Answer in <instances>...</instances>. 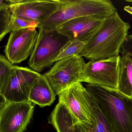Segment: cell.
Wrapping results in <instances>:
<instances>
[{
    "label": "cell",
    "mask_w": 132,
    "mask_h": 132,
    "mask_svg": "<svg viewBox=\"0 0 132 132\" xmlns=\"http://www.w3.org/2000/svg\"><path fill=\"white\" fill-rule=\"evenodd\" d=\"M131 26L122 19L118 11L105 19L99 29L87 42L78 56L89 60L119 56L120 48Z\"/></svg>",
    "instance_id": "6da1fadb"
},
{
    "label": "cell",
    "mask_w": 132,
    "mask_h": 132,
    "mask_svg": "<svg viewBox=\"0 0 132 132\" xmlns=\"http://www.w3.org/2000/svg\"><path fill=\"white\" fill-rule=\"evenodd\" d=\"M85 88L116 132H132V97L97 85L86 84Z\"/></svg>",
    "instance_id": "7a4b0ae2"
},
{
    "label": "cell",
    "mask_w": 132,
    "mask_h": 132,
    "mask_svg": "<svg viewBox=\"0 0 132 132\" xmlns=\"http://www.w3.org/2000/svg\"><path fill=\"white\" fill-rule=\"evenodd\" d=\"M59 7L38 28L46 31L54 30L71 19L95 15L107 18L117 12L109 0H58Z\"/></svg>",
    "instance_id": "3957f363"
},
{
    "label": "cell",
    "mask_w": 132,
    "mask_h": 132,
    "mask_svg": "<svg viewBox=\"0 0 132 132\" xmlns=\"http://www.w3.org/2000/svg\"><path fill=\"white\" fill-rule=\"evenodd\" d=\"M68 40L56 29L46 31L39 29L37 41L29 60V67L39 73L50 67Z\"/></svg>",
    "instance_id": "277c9868"
},
{
    "label": "cell",
    "mask_w": 132,
    "mask_h": 132,
    "mask_svg": "<svg viewBox=\"0 0 132 132\" xmlns=\"http://www.w3.org/2000/svg\"><path fill=\"white\" fill-rule=\"evenodd\" d=\"M85 64L84 57L74 55L56 61L43 74L56 96L79 82Z\"/></svg>",
    "instance_id": "5b68a950"
},
{
    "label": "cell",
    "mask_w": 132,
    "mask_h": 132,
    "mask_svg": "<svg viewBox=\"0 0 132 132\" xmlns=\"http://www.w3.org/2000/svg\"><path fill=\"white\" fill-rule=\"evenodd\" d=\"M86 89L78 82L59 95V103L62 104L70 114L72 125H93L94 116L90 105L85 94Z\"/></svg>",
    "instance_id": "8992f818"
},
{
    "label": "cell",
    "mask_w": 132,
    "mask_h": 132,
    "mask_svg": "<svg viewBox=\"0 0 132 132\" xmlns=\"http://www.w3.org/2000/svg\"><path fill=\"white\" fill-rule=\"evenodd\" d=\"M120 57L90 60L85 66L79 82L117 90Z\"/></svg>",
    "instance_id": "52a82bcc"
},
{
    "label": "cell",
    "mask_w": 132,
    "mask_h": 132,
    "mask_svg": "<svg viewBox=\"0 0 132 132\" xmlns=\"http://www.w3.org/2000/svg\"><path fill=\"white\" fill-rule=\"evenodd\" d=\"M41 75L28 67L14 66L2 97L7 102L29 101V94L32 88Z\"/></svg>",
    "instance_id": "ba28073f"
},
{
    "label": "cell",
    "mask_w": 132,
    "mask_h": 132,
    "mask_svg": "<svg viewBox=\"0 0 132 132\" xmlns=\"http://www.w3.org/2000/svg\"><path fill=\"white\" fill-rule=\"evenodd\" d=\"M12 18L37 22L45 21L58 8V0L7 1Z\"/></svg>",
    "instance_id": "9c48e42d"
},
{
    "label": "cell",
    "mask_w": 132,
    "mask_h": 132,
    "mask_svg": "<svg viewBox=\"0 0 132 132\" xmlns=\"http://www.w3.org/2000/svg\"><path fill=\"white\" fill-rule=\"evenodd\" d=\"M34 104L5 102L0 108V132H24L33 115Z\"/></svg>",
    "instance_id": "30bf717a"
},
{
    "label": "cell",
    "mask_w": 132,
    "mask_h": 132,
    "mask_svg": "<svg viewBox=\"0 0 132 132\" xmlns=\"http://www.w3.org/2000/svg\"><path fill=\"white\" fill-rule=\"evenodd\" d=\"M38 34L36 28L11 32L4 50L8 60L12 64L26 60L32 53Z\"/></svg>",
    "instance_id": "8fae6325"
},
{
    "label": "cell",
    "mask_w": 132,
    "mask_h": 132,
    "mask_svg": "<svg viewBox=\"0 0 132 132\" xmlns=\"http://www.w3.org/2000/svg\"><path fill=\"white\" fill-rule=\"evenodd\" d=\"M105 19L95 15L79 17L67 21L55 29L69 39H77L87 42L99 29Z\"/></svg>",
    "instance_id": "7c38bea8"
},
{
    "label": "cell",
    "mask_w": 132,
    "mask_h": 132,
    "mask_svg": "<svg viewBox=\"0 0 132 132\" xmlns=\"http://www.w3.org/2000/svg\"><path fill=\"white\" fill-rule=\"evenodd\" d=\"M56 96L47 78L44 74L37 80L32 88L29 101L41 107L50 106L55 101Z\"/></svg>",
    "instance_id": "4fadbf2b"
},
{
    "label": "cell",
    "mask_w": 132,
    "mask_h": 132,
    "mask_svg": "<svg viewBox=\"0 0 132 132\" xmlns=\"http://www.w3.org/2000/svg\"><path fill=\"white\" fill-rule=\"evenodd\" d=\"M117 90L132 97V58L120 57L118 63V80Z\"/></svg>",
    "instance_id": "5bb4252c"
},
{
    "label": "cell",
    "mask_w": 132,
    "mask_h": 132,
    "mask_svg": "<svg viewBox=\"0 0 132 132\" xmlns=\"http://www.w3.org/2000/svg\"><path fill=\"white\" fill-rule=\"evenodd\" d=\"M85 94L92 109L94 124L93 125L80 124L81 126L87 132H116L101 111L94 98L86 89Z\"/></svg>",
    "instance_id": "9a60e30c"
},
{
    "label": "cell",
    "mask_w": 132,
    "mask_h": 132,
    "mask_svg": "<svg viewBox=\"0 0 132 132\" xmlns=\"http://www.w3.org/2000/svg\"><path fill=\"white\" fill-rule=\"evenodd\" d=\"M87 42L77 39H70L61 49L55 62L62 59L77 55L82 50Z\"/></svg>",
    "instance_id": "2e32d148"
},
{
    "label": "cell",
    "mask_w": 132,
    "mask_h": 132,
    "mask_svg": "<svg viewBox=\"0 0 132 132\" xmlns=\"http://www.w3.org/2000/svg\"><path fill=\"white\" fill-rule=\"evenodd\" d=\"M14 66L5 57L0 54V100L3 98L2 95L11 77Z\"/></svg>",
    "instance_id": "e0dca14e"
},
{
    "label": "cell",
    "mask_w": 132,
    "mask_h": 132,
    "mask_svg": "<svg viewBox=\"0 0 132 132\" xmlns=\"http://www.w3.org/2000/svg\"><path fill=\"white\" fill-rule=\"evenodd\" d=\"M11 14L7 4L0 7V42L9 32L10 29Z\"/></svg>",
    "instance_id": "ac0fdd59"
},
{
    "label": "cell",
    "mask_w": 132,
    "mask_h": 132,
    "mask_svg": "<svg viewBox=\"0 0 132 132\" xmlns=\"http://www.w3.org/2000/svg\"><path fill=\"white\" fill-rule=\"evenodd\" d=\"M38 24L37 22L21 19L12 18L11 16L10 29L11 32L26 28H38Z\"/></svg>",
    "instance_id": "d6986e66"
},
{
    "label": "cell",
    "mask_w": 132,
    "mask_h": 132,
    "mask_svg": "<svg viewBox=\"0 0 132 132\" xmlns=\"http://www.w3.org/2000/svg\"><path fill=\"white\" fill-rule=\"evenodd\" d=\"M120 53L122 56L131 57L132 58V35H128L121 46Z\"/></svg>",
    "instance_id": "ffe728a7"
},
{
    "label": "cell",
    "mask_w": 132,
    "mask_h": 132,
    "mask_svg": "<svg viewBox=\"0 0 132 132\" xmlns=\"http://www.w3.org/2000/svg\"><path fill=\"white\" fill-rule=\"evenodd\" d=\"M71 127L74 132H87L81 126L80 124H77L74 126H73V125H72Z\"/></svg>",
    "instance_id": "44dd1931"
},
{
    "label": "cell",
    "mask_w": 132,
    "mask_h": 132,
    "mask_svg": "<svg viewBox=\"0 0 132 132\" xmlns=\"http://www.w3.org/2000/svg\"><path fill=\"white\" fill-rule=\"evenodd\" d=\"M124 10L132 15V7L131 6H126L124 7Z\"/></svg>",
    "instance_id": "7402d4cb"
},
{
    "label": "cell",
    "mask_w": 132,
    "mask_h": 132,
    "mask_svg": "<svg viewBox=\"0 0 132 132\" xmlns=\"http://www.w3.org/2000/svg\"><path fill=\"white\" fill-rule=\"evenodd\" d=\"M7 4V1H4V0H0V7L2 6L5 4Z\"/></svg>",
    "instance_id": "603a6c76"
},
{
    "label": "cell",
    "mask_w": 132,
    "mask_h": 132,
    "mask_svg": "<svg viewBox=\"0 0 132 132\" xmlns=\"http://www.w3.org/2000/svg\"><path fill=\"white\" fill-rule=\"evenodd\" d=\"M5 102V100H4V98H3V99L0 100V108L2 106V105L4 104Z\"/></svg>",
    "instance_id": "cb8c5ba5"
},
{
    "label": "cell",
    "mask_w": 132,
    "mask_h": 132,
    "mask_svg": "<svg viewBox=\"0 0 132 132\" xmlns=\"http://www.w3.org/2000/svg\"><path fill=\"white\" fill-rule=\"evenodd\" d=\"M126 1L128 2H132V0H126Z\"/></svg>",
    "instance_id": "d4e9b609"
}]
</instances>
